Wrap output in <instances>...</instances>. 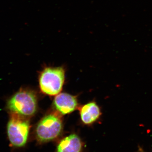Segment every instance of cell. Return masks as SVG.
Returning <instances> with one entry per match:
<instances>
[{"label": "cell", "mask_w": 152, "mask_h": 152, "mask_svg": "<svg viewBox=\"0 0 152 152\" xmlns=\"http://www.w3.org/2000/svg\"><path fill=\"white\" fill-rule=\"evenodd\" d=\"M63 129V123L60 117L50 114L43 118L36 129V139L39 142L45 143L55 140Z\"/></svg>", "instance_id": "277c9868"}, {"label": "cell", "mask_w": 152, "mask_h": 152, "mask_svg": "<svg viewBox=\"0 0 152 152\" xmlns=\"http://www.w3.org/2000/svg\"><path fill=\"white\" fill-rule=\"evenodd\" d=\"M140 151L141 152H145V151H143V150H142V149L141 148L140 149Z\"/></svg>", "instance_id": "ba28073f"}, {"label": "cell", "mask_w": 152, "mask_h": 152, "mask_svg": "<svg viewBox=\"0 0 152 152\" xmlns=\"http://www.w3.org/2000/svg\"><path fill=\"white\" fill-rule=\"evenodd\" d=\"M83 143L79 136L72 134L62 140L58 144L57 152H81Z\"/></svg>", "instance_id": "8992f818"}, {"label": "cell", "mask_w": 152, "mask_h": 152, "mask_svg": "<svg viewBox=\"0 0 152 152\" xmlns=\"http://www.w3.org/2000/svg\"><path fill=\"white\" fill-rule=\"evenodd\" d=\"M80 114L82 121L87 125L94 122L101 115L99 108L95 102L89 103L82 107Z\"/></svg>", "instance_id": "52a82bcc"}, {"label": "cell", "mask_w": 152, "mask_h": 152, "mask_svg": "<svg viewBox=\"0 0 152 152\" xmlns=\"http://www.w3.org/2000/svg\"><path fill=\"white\" fill-rule=\"evenodd\" d=\"M64 80L65 72L62 68H46L39 79L41 91L50 96L58 94L62 89Z\"/></svg>", "instance_id": "3957f363"}, {"label": "cell", "mask_w": 152, "mask_h": 152, "mask_svg": "<svg viewBox=\"0 0 152 152\" xmlns=\"http://www.w3.org/2000/svg\"><path fill=\"white\" fill-rule=\"evenodd\" d=\"M77 105V101L75 97L66 93L57 95L54 100L55 109L63 115L73 112Z\"/></svg>", "instance_id": "5b68a950"}, {"label": "cell", "mask_w": 152, "mask_h": 152, "mask_svg": "<svg viewBox=\"0 0 152 152\" xmlns=\"http://www.w3.org/2000/svg\"><path fill=\"white\" fill-rule=\"evenodd\" d=\"M30 129L29 122L27 118L10 113L7 133L11 147L19 148L25 146L27 142Z\"/></svg>", "instance_id": "7a4b0ae2"}, {"label": "cell", "mask_w": 152, "mask_h": 152, "mask_svg": "<svg viewBox=\"0 0 152 152\" xmlns=\"http://www.w3.org/2000/svg\"><path fill=\"white\" fill-rule=\"evenodd\" d=\"M37 102L36 95L31 91L24 89L14 94L7 103V109L10 113L18 114L28 118L36 113Z\"/></svg>", "instance_id": "6da1fadb"}]
</instances>
